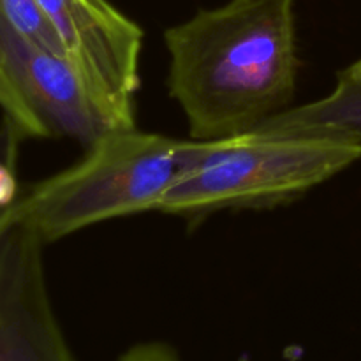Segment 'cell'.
<instances>
[{
  "label": "cell",
  "mask_w": 361,
  "mask_h": 361,
  "mask_svg": "<svg viewBox=\"0 0 361 361\" xmlns=\"http://www.w3.org/2000/svg\"><path fill=\"white\" fill-rule=\"evenodd\" d=\"M168 90L189 137L243 136L289 108L300 73L295 0H228L164 32Z\"/></svg>",
  "instance_id": "obj_1"
},
{
  "label": "cell",
  "mask_w": 361,
  "mask_h": 361,
  "mask_svg": "<svg viewBox=\"0 0 361 361\" xmlns=\"http://www.w3.org/2000/svg\"><path fill=\"white\" fill-rule=\"evenodd\" d=\"M212 143L136 126L108 130L85 147L80 161L18 197L11 214L49 243L111 219L159 210Z\"/></svg>",
  "instance_id": "obj_2"
},
{
  "label": "cell",
  "mask_w": 361,
  "mask_h": 361,
  "mask_svg": "<svg viewBox=\"0 0 361 361\" xmlns=\"http://www.w3.org/2000/svg\"><path fill=\"white\" fill-rule=\"evenodd\" d=\"M361 161V143L312 134L254 133L214 141L159 212L204 215L293 201Z\"/></svg>",
  "instance_id": "obj_3"
},
{
  "label": "cell",
  "mask_w": 361,
  "mask_h": 361,
  "mask_svg": "<svg viewBox=\"0 0 361 361\" xmlns=\"http://www.w3.org/2000/svg\"><path fill=\"white\" fill-rule=\"evenodd\" d=\"M0 66L48 137H71L88 147L108 130L126 127L102 104L69 56L18 30L2 9Z\"/></svg>",
  "instance_id": "obj_4"
},
{
  "label": "cell",
  "mask_w": 361,
  "mask_h": 361,
  "mask_svg": "<svg viewBox=\"0 0 361 361\" xmlns=\"http://www.w3.org/2000/svg\"><path fill=\"white\" fill-rule=\"evenodd\" d=\"M42 247L11 214L0 231V361H78L53 310Z\"/></svg>",
  "instance_id": "obj_5"
},
{
  "label": "cell",
  "mask_w": 361,
  "mask_h": 361,
  "mask_svg": "<svg viewBox=\"0 0 361 361\" xmlns=\"http://www.w3.org/2000/svg\"><path fill=\"white\" fill-rule=\"evenodd\" d=\"M256 130L330 136L361 143V56L338 71L330 94L317 101L284 109Z\"/></svg>",
  "instance_id": "obj_6"
},
{
  "label": "cell",
  "mask_w": 361,
  "mask_h": 361,
  "mask_svg": "<svg viewBox=\"0 0 361 361\" xmlns=\"http://www.w3.org/2000/svg\"><path fill=\"white\" fill-rule=\"evenodd\" d=\"M0 9L6 14L7 20L25 35L41 42L42 46L53 51L67 55L59 35L46 20L42 11L39 9L35 0H0Z\"/></svg>",
  "instance_id": "obj_7"
},
{
  "label": "cell",
  "mask_w": 361,
  "mask_h": 361,
  "mask_svg": "<svg viewBox=\"0 0 361 361\" xmlns=\"http://www.w3.org/2000/svg\"><path fill=\"white\" fill-rule=\"evenodd\" d=\"M0 109L6 116V123L9 127L11 140H20V137H35V140H44L48 133L41 126L34 113L30 111L21 95L9 81V78L4 73L0 66Z\"/></svg>",
  "instance_id": "obj_8"
},
{
  "label": "cell",
  "mask_w": 361,
  "mask_h": 361,
  "mask_svg": "<svg viewBox=\"0 0 361 361\" xmlns=\"http://www.w3.org/2000/svg\"><path fill=\"white\" fill-rule=\"evenodd\" d=\"M118 361H180L175 348L166 342L150 341L134 344L120 356Z\"/></svg>",
  "instance_id": "obj_9"
},
{
  "label": "cell",
  "mask_w": 361,
  "mask_h": 361,
  "mask_svg": "<svg viewBox=\"0 0 361 361\" xmlns=\"http://www.w3.org/2000/svg\"><path fill=\"white\" fill-rule=\"evenodd\" d=\"M18 197V180L13 166L0 161V208L13 207Z\"/></svg>",
  "instance_id": "obj_10"
},
{
  "label": "cell",
  "mask_w": 361,
  "mask_h": 361,
  "mask_svg": "<svg viewBox=\"0 0 361 361\" xmlns=\"http://www.w3.org/2000/svg\"><path fill=\"white\" fill-rule=\"evenodd\" d=\"M11 222V207L0 208V231Z\"/></svg>",
  "instance_id": "obj_11"
}]
</instances>
